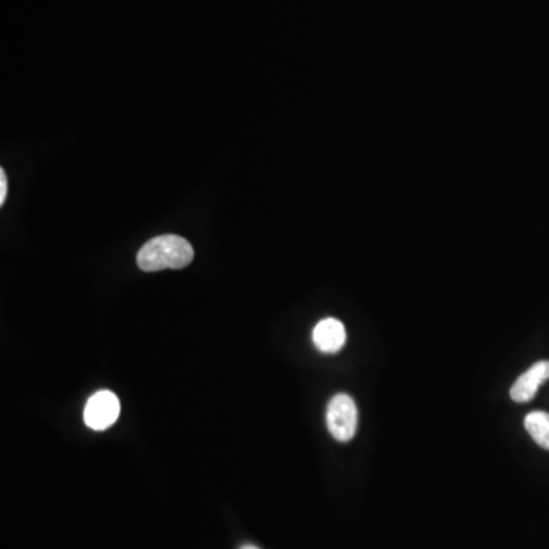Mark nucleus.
<instances>
[{"label": "nucleus", "instance_id": "nucleus-1", "mask_svg": "<svg viewBox=\"0 0 549 549\" xmlns=\"http://www.w3.org/2000/svg\"><path fill=\"white\" fill-rule=\"evenodd\" d=\"M194 260L190 241L179 235H159L147 241L138 252V266L144 272H159L165 269H183Z\"/></svg>", "mask_w": 549, "mask_h": 549}, {"label": "nucleus", "instance_id": "nucleus-2", "mask_svg": "<svg viewBox=\"0 0 549 549\" xmlns=\"http://www.w3.org/2000/svg\"><path fill=\"white\" fill-rule=\"evenodd\" d=\"M327 427L331 437L334 440L347 443L356 435L357 421H359V412H357L356 403L348 394L334 395L328 403L327 408Z\"/></svg>", "mask_w": 549, "mask_h": 549}, {"label": "nucleus", "instance_id": "nucleus-3", "mask_svg": "<svg viewBox=\"0 0 549 549\" xmlns=\"http://www.w3.org/2000/svg\"><path fill=\"white\" fill-rule=\"evenodd\" d=\"M121 405L112 391L95 392L84 408V423L92 431H106L118 421Z\"/></svg>", "mask_w": 549, "mask_h": 549}, {"label": "nucleus", "instance_id": "nucleus-4", "mask_svg": "<svg viewBox=\"0 0 549 549\" xmlns=\"http://www.w3.org/2000/svg\"><path fill=\"white\" fill-rule=\"evenodd\" d=\"M549 379V362L540 360L525 371L511 386L510 397L516 403H528L536 397L540 386Z\"/></svg>", "mask_w": 549, "mask_h": 549}, {"label": "nucleus", "instance_id": "nucleus-5", "mask_svg": "<svg viewBox=\"0 0 549 549\" xmlns=\"http://www.w3.org/2000/svg\"><path fill=\"white\" fill-rule=\"evenodd\" d=\"M313 344L321 353L334 354L344 348L347 331L338 319L325 318L316 324L312 334Z\"/></svg>", "mask_w": 549, "mask_h": 549}, {"label": "nucleus", "instance_id": "nucleus-6", "mask_svg": "<svg viewBox=\"0 0 549 549\" xmlns=\"http://www.w3.org/2000/svg\"><path fill=\"white\" fill-rule=\"evenodd\" d=\"M525 429L542 449L549 450V412H531L525 417Z\"/></svg>", "mask_w": 549, "mask_h": 549}, {"label": "nucleus", "instance_id": "nucleus-7", "mask_svg": "<svg viewBox=\"0 0 549 549\" xmlns=\"http://www.w3.org/2000/svg\"><path fill=\"white\" fill-rule=\"evenodd\" d=\"M8 193L7 174L4 170H0V205H4Z\"/></svg>", "mask_w": 549, "mask_h": 549}, {"label": "nucleus", "instance_id": "nucleus-8", "mask_svg": "<svg viewBox=\"0 0 549 549\" xmlns=\"http://www.w3.org/2000/svg\"><path fill=\"white\" fill-rule=\"evenodd\" d=\"M241 549H258L257 546H252V545H246V546H243V548Z\"/></svg>", "mask_w": 549, "mask_h": 549}]
</instances>
